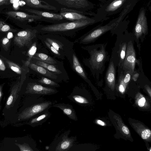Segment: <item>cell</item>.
Wrapping results in <instances>:
<instances>
[{"mask_svg": "<svg viewBox=\"0 0 151 151\" xmlns=\"http://www.w3.org/2000/svg\"><path fill=\"white\" fill-rule=\"evenodd\" d=\"M95 22V20L92 18L56 24L46 25L39 24L34 28L39 34L50 33L72 37H74L78 31Z\"/></svg>", "mask_w": 151, "mask_h": 151, "instance_id": "cell-1", "label": "cell"}, {"mask_svg": "<svg viewBox=\"0 0 151 151\" xmlns=\"http://www.w3.org/2000/svg\"><path fill=\"white\" fill-rule=\"evenodd\" d=\"M42 96L28 95L23 101L14 123L28 121L52 107L55 102L44 99Z\"/></svg>", "mask_w": 151, "mask_h": 151, "instance_id": "cell-2", "label": "cell"}, {"mask_svg": "<svg viewBox=\"0 0 151 151\" xmlns=\"http://www.w3.org/2000/svg\"><path fill=\"white\" fill-rule=\"evenodd\" d=\"M62 55L66 58L70 65L72 63L74 43L65 36L50 33L39 34Z\"/></svg>", "mask_w": 151, "mask_h": 151, "instance_id": "cell-3", "label": "cell"}, {"mask_svg": "<svg viewBox=\"0 0 151 151\" xmlns=\"http://www.w3.org/2000/svg\"><path fill=\"white\" fill-rule=\"evenodd\" d=\"M22 85L18 82L11 87L9 94L2 110L5 119L14 123L19 108L21 96Z\"/></svg>", "mask_w": 151, "mask_h": 151, "instance_id": "cell-4", "label": "cell"}, {"mask_svg": "<svg viewBox=\"0 0 151 151\" xmlns=\"http://www.w3.org/2000/svg\"><path fill=\"white\" fill-rule=\"evenodd\" d=\"M81 48L88 51L90 54L89 58L84 59L83 61L91 71L99 70L104 65L107 53L103 46L99 50L93 48L92 46H81Z\"/></svg>", "mask_w": 151, "mask_h": 151, "instance_id": "cell-5", "label": "cell"}, {"mask_svg": "<svg viewBox=\"0 0 151 151\" xmlns=\"http://www.w3.org/2000/svg\"><path fill=\"white\" fill-rule=\"evenodd\" d=\"M48 3L59 10L61 8L81 12H86L93 8L88 0H45Z\"/></svg>", "mask_w": 151, "mask_h": 151, "instance_id": "cell-6", "label": "cell"}, {"mask_svg": "<svg viewBox=\"0 0 151 151\" xmlns=\"http://www.w3.org/2000/svg\"><path fill=\"white\" fill-rule=\"evenodd\" d=\"M116 24L114 22L94 28L76 39L73 42L81 44H87L93 42L102 35L115 27Z\"/></svg>", "mask_w": 151, "mask_h": 151, "instance_id": "cell-7", "label": "cell"}, {"mask_svg": "<svg viewBox=\"0 0 151 151\" xmlns=\"http://www.w3.org/2000/svg\"><path fill=\"white\" fill-rule=\"evenodd\" d=\"M70 131L68 130L56 137L47 149L49 151L69 150L77 139L76 136L68 137Z\"/></svg>", "mask_w": 151, "mask_h": 151, "instance_id": "cell-8", "label": "cell"}, {"mask_svg": "<svg viewBox=\"0 0 151 151\" xmlns=\"http://www.w3.org/2000/svg\"><path fill=\"white\" fill-rule=\"evenodd\" d=\"M58 92L55 88L44 86L36 82H30L27 84L25 89L21 91V94L28 95H50Z\"/></svg>", "mask_w": 151, "mask_h": 151, "instance_id": "cell-9", "label": "cell"}, {"mask_svg": "<svg viewBox=\"0 0 151 151\" xmlns=\"http://www.w3.org/2000/svg\"><path fill=\"white\" fill-rule=\"evenodd\" d=\"M23 10L29 13L41 17L42 18V22L56 24L68 21L65 19L59 13L31 8L25 9Z\"/></svg>", "mask_w": 151, "mask_h": 151, "instance_id": "cell-10", "label": "cell"}, {"mask_svg": "<svg viewBox=\"0 0 151 151\" xmlns=\"http://www.w3.org/2000/svg\"><path fill=\"white\" fill-rule=\"evenodd\" d=\"M137 62L133 44L130 41L127 44L125 56L122 67L125 71H129L132 75L134 72L135 63Z\"/></svg>", "mask_w": 151, "mask_h": 151, "instance_id": "cell-11", "label": "cell"}, {"mask_svg": "<svg viewBox=\"0 0 151 151\" xmlns=\"http://www.w3.org/2000/svg\"><path fill=\"white\" fill-rule=\"evenodd\" d=\"M148 32L147 21L144 9H141L135 24L134 35L137 40L144 39Z\"/></svg>", "mask_w": 151, "mask_h": 151, "instance_id": "cell-12", "label": "cell"}, {"mask_svg": "<svg viewBox=\"0 0 151 151\" xmlns=\"http://www.w3.org/2000/svg\"><path fill=\"white\" fill-rule=\"evenodd\" d=\"M63 17L68 21L91 19L87 15H91L90 13L81 12L64 8L60 9L59 12Z\"/></svg>", "mask_w": 151, "mask_h": 151, "instance_id": "cell-13", "label": "cell"}, {"mask_svg": "<svg viewBox=\"0 0 151 151\" xmlns=\"http://www.w3.org/2000/svg\"><path fill=\"white\" fill-rule=\"evenodd\" d=\"M25 5L30 8L44 10L57 13L59 10L56 7L48 3L45 0H22Z\"/></svg>", "mask_w": 151, "mask_h": 151, "instance_id": "cell-14", "label": "cell"}, {"mask_svg": "<svg viewBox=\"0 0 151 151\" xmlns=\"http://www.w3.org/2000/svg\"><path fill=\"white\" fill-rule=\"evenodd\" d=\"M6 14L9 17L20 21L28 20L29 22H42L41 17L34 14L21 12L10 11L6 12Z\"/></svg>", "mask_w": 151, "mask_h": 151, "instance_id": "cell-15", "label": "cell"}, {"mask_svg": "<svg viewBox=\"0 0 151 151\" xmlns=\"http://www.w3.org/2000/svg\"><path fill=\"white\" fill-rule=\"evenodd\" d=\"M29 66L31 69L38 73L54 80V81L57 82H60L62 81H64V79L60 76L42 66L31 62Z\"/></svg>", "mask_w": 151, "mask_h": 151, "instance_id": "cell-16", "label": "cell"}, {"mask_svg": "<svg viewBox=\"0 0 151 151\" xmlns=\"http://www.w3.org/2000/svg\"><path fill=\"white\" fill-rule=\"evenodd\" d=\"M30 62L45 68L62 77L64 79V81H66L63 78V77H65L66 75L65 73H66L65 72V70L63 69L64 68L60 67L54 65L45 63L34 58H32Z\"/></svg>", "mask_w": 151, "mask_h": 151, "instance_id": "cell-17", "label": "cell"}, {"mask_svg": "<svg viewBox=\"0 0 151 151\" xmlns=\"http://www.w3.org/2000/svg\"><path fill=\"white\" fill-rule=\"evenodd\" d=\"M51 114L50 112L48 110H47L33 116L28 120V121L20 125L27 124L33 127L42 125L49 119Z\"/></svg>", "mask_w": 151, "mask_h": 151, "instance_id": "cell-18", "label": "cell"}, {"mask_svg": "<svg viewBox=\"0 0 151 151\" xmlns=\"http://www.w3.org/2000/svg\"><path fill=\"white\" fill-rule=\"evenodd\" d=\"M52 107H57L61 109L63 114L69 119L76 121L78 120V117L75 109L71 105L64 103L55 104Z\"/></svg>", "mask_w": 151, "mask_h": 151, "instance_id": "cell-19", "label": "cell"}, {"mask_svg": "<svg viewBox=\"0 0 151 151\" xmlns=\"http://www.w3.org/2000/svg\"><path fill=\"white\" fill-rule=\"evenodd\" d=\"M32 58H34L48 63L54 65L58 67L64 68L63 63L54 58L41 52H37Z\"/></svg>", "mask_w": 151, "mask_h": 151, "instance_id": "cell-20", "label": "cell"}, {"mask_svg": "<svg viewBox=\"0 0 151 151\" xmlns=\"http://www.w3.org/2000/svg\"><path fill=\"white\" fill-rule=\"evenodd\" d=\"M72 60V63L71 65L72 69L84 80L87 81L88 78L74 51L73 53Z\"/></svg>", "mask_w": 151, "mask_h": 151, "instance_id": "cell-21", "label": "cell"}, {"mask_svg": "<svg viewBox=\"0 0 151 151\" xmlns=\"http://www.w3.org/2000/svg\"><path fill=\"white\" fill-rule=\"evenodd\" d=\"M127 0H113L106 5L105 11L108 14H111L118 11L124 5Z\"/></svg>", "mask_w": 151, "mask_h": 151, "instance_id": "cell-22", "label": "cell"}, {"mask_svg": "<svg viewBox=\"0 0 151 151\" xmlns=\"http://www.w3.org/2000/svg\"><path fill=\"white\" fill-rule=\"evenodd\" d=\"M106 80L109 86L114 87L116 78V71L114 63L112 61L110 63L106 75Z\"/></svg>", "mask_w": 151, "mask_h": 151, "instance_id": "cell-23", "label": "cell"}, {"mask_svg": "<svg viewBox=\"0 0 151 151\" xmlns=\"http://www.w3.org/2000/svg\"><path fill=\"white\" fill-rule=\"evenodd\" d=\"M38 38L44 47L48 49L55 57L62 60H65V57L62 55L47 40L41 37L39 34L38 36Z\"/></svg>", "mask_w": 151, "mask_h": 151, "instance_id": "cell-24", "label": "cell"}, {"mask_svg": "<svg viewBox=\"0 0 151 151\" xmlns=\"http://www.w3.org/2000/svg\"><path fill=\"white\" fill-rule=\"evenodd\" d=\"M15 144L19 147L20 151H39L36 148V143L32 140L28 142H24L22 144L18 143H15Z\"/></svg>", "mask_w": 151, "mask_h": 151, "instance_id": "cell-25", "label": "cell"}, {"mask_svg": "<svg viewBox=\"0 0 151 151\" xmlns=\"http://www.w3.org/2000/svg\"><path fill=\"white\" fill-rule=\"evenodd\" d=\"M38 83L44 85L51 88H58L60 87V85L57 82L45 77H41L38 80Z\"/></svg>", "mask_w": 151, "mask_h": 151, "instance_id": "cell-26", "label": "cell"}, {"mask_svg": "<svg viewBox=\"0 0 151 151\" xmlns=\"http://www.w3.org/2000/svg\"><path fill=\"white\" fill-rule=\"evenodd\" d=\"M38 40V38L36 39L34 41L28 50V55L29 57L27 60L26 63V65L27 66H29V63H30L31 60L35 54L37 52V45L38 43V42H37Z\"/></svg>", "mask_w": 151, "mask_h": 151, "instance_id": "cell-27", "label": "cell"}, {"mask_svg": "<svg viewBox=\"0 0 151 151\" xmlns=\"http://www.w3.org/2000/svg\"><path fill=\"white\" fill-rule=\"evenodd\" d=\"M127 44L126 42H123L119 45V65L122 67L124 62L126 52Z\"/></svg>", "mask_w": 151, "mask_h": 151, "instance_id": "cell-28", "label": "cell"}, {"mask_svg": "<svg viewBox=\"0 0 151 151\" xmlns=\"http://www.w3.org/2000/svg\"><path fill=\"white\" fill-rule=\"evenodd\" d=\"M10 30L11 28L9 26L4 22L0 21V31L5 32Z\"/></svg>", "mask_w": 151, "mask_h": 151, "instance_id": "cell-29", "label": "cell"}, {"mask_svg": "<svg viewBox=\"0 0 151 151\" xmlns=\"http://www.w3.org/2000/svg\"><path fill=\"white\" fill-rule=\"evenodd\" d=\"M151 131L148 129H145L142 132L141 137L143 139H146L149 138L151 135Z\"/></svg>", "mask_w": 151, "mask_h": 151, "instance_id": "cell-30", "label": "cell"}, {"mask_svg": "<svg viewBox=\"0 0 151 151\" xmlns=\"http://www.w3.org/2000/svg\"><path fill=\"white\" fill-rule=\"evenodd\" d=\"M11 69L13 71L19 73L21 74V70L18 67H17L15 65L14 66V64L11 65H10Z\"/></svg>", "mask_w": 151, "mask_h": 151, "instance_id": "cell-31", "label": "cell"}, {"mask_svg": "<svg viewBox=\"0 0 151 151\" xmlns=\"http://www.w3.org/2000/svg\"><path fill=\"white\" fill-rule=\"evenodd\" d=\"M3 86L4 84L0 85V110H1V102L3 95Z\"/></svg>", "mask_w": 151, "mask_h": 151, "instance_id": "cell-32", "label": "cell"}, {"mask_svg": "<svg viewBox=\"0 0 151 151\" xmlns=\"http://www.w3.org/2000/svg\"><path fill=\"white\" fill-rule=\"evenodd\" d=\"M145 102V99L144 97H142L139 100L138 102V104L140 107L143 106Z\"/></svg>", "mask_w": 151, "mask_h": 151, "instance_id": "cell-33", "label": "cell"}, {"mask_svg": "<svg viewBox=\"0 0 151 151\" xmlns=\"http://www.w3.org/2000/svg\"><path fill=\"white\" fill-rule=\"evenodd\" d=\"M123 132L125 134H128L129 133V130L128 128L126 126H123L122 128Z\"/></svg>", "mask_w": 151, "mask_h": 151, "instance_id": "cell-34", "label": "cell"}, {"mask_svg": "<svg viewBox=\"0 0 151 151\" xmlns=\"http://www.w3.org/2000/svg\"><path fill=\"white\" fill-rule=\"evenodd\" d=\"M139 74L138 73H134V72L132 75V80L134 81H136L137 78L139 77Z\"/></svg>", "mask_w": 151, "mask_h": 151, "instance_id": "cell-35", "label": "cell"}, {"mask_svg": "<svg viewBox=\"0 0 151 151\" xmlns=\"http://www.w3.org/2000/svg\"><path fill=\"white\" fill-rule=\"evenodd\" d=\"M5 69V67L2 60L0 59V70H4Z\"/></svg>", "mask_w": 151, "mask_h": 151, "instance_id": "cell-36", "label": "cell"}, {"mask_svg": "<svg viewBox=\"0 0 151 151\" xmlns=\"http://www.w3.org/2000/svg\"><path fill=\"white\" fill-rule=\"evenodd\" d=\"M9 0H0V6L7 4Z\"/></svg>", "mask_w": 151, "mask_h": 151, "instance_id": "cell-37", "label": "cell"}, {"mask_svg": "<svg viewBox=\"0 0 151 151\" xmlns=\"http://www.w3.org/2000/svg\"><path fill=\"white\" fill-rule=\"evenodd\" d=\"M9 41V39L7 38H5L3 39L2 41L3 44L5 45Z\"/></svg>", "mask_w": 151, "mask_h": 151, "instance_id": "cell-38", "label": "cell"}, {"mask_svg": "<svg viewBox=\"0 0 151 151\" xmlns=\"http://www.w3.org/2000/svg\"><path fill=\"white\" fill-rule=\"evenodd\" d=\"M146 90L149 93L150 96H151V89L149 86H146L145 87Z\"/></svg>", "mask_w": 151, "mask_h": 151, "instance_id": "cell-39", "label": "cell"}, {"mask_svg": "<svg viewBox=\"0 0 151 151\" xmlns=\"http://www.w3.org/2000/svg\"><path fill=\"white\" fill-rule=\"evenodd\" d=\"M13 37V34L12 32H9L7 35V38L10 39Z\"/></svg>", "mask_w": 151, "mask_h": 151, "instance_id": "cell-40", "label": "cell"}, {"mask_svg": "<svg viewBox=\"0 0 151 151\" xmlns=\"http://www.w3.org/2000/svg\"><path fill=\"white\" fill-rule=\"evenodd\" d=\"M97 123L99 124L102 126H104L105 125V123L102 121L100 120H98L97 121Z\"/></svg>", "mask_w": 151, "mask_h": 151, "instance_id": "cell-41", "label": "cell"}, {"mask_svg": "<svg viewBox=\"0 0 151 151\" xmlns=\"http://www.w3.org/2000/svg\"></svg>", "mask_w": 151, "mask_h": 151, "instance_id": "cell-42", "label": "cell"}]
</instances>
